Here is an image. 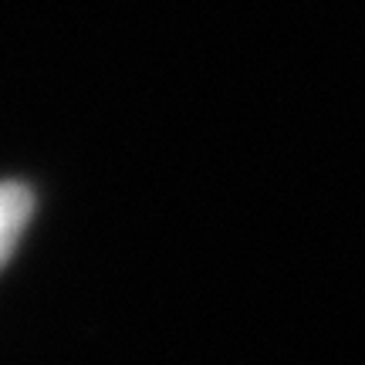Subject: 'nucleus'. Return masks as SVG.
<instances>
[{
	"label": "nucleus",
	"instance_id": "f257e3e1",
	"mask_svg": "<svg viewBox=\"0 0 365 365\" xmlns=\"http://www.w3.org/2000/svg\"><path fill=\"white\" fill-rule=\"evenodd\" d=\"M34 213V196L21 182H0V267L14 254L24 234L27 220Z\"/></svg>",
	"mask_w": 365,
	"mask_h": 365
}]
</instances>
